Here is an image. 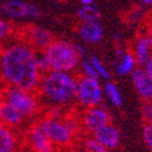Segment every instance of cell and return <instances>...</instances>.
<instances>
[{"instance_id": "d6a6232c", "label": "cell", "mask_w": 152, "mask_h": 152, "mask_svg": "<svg viewBox=\"0 0 152 152\" xmlns=\"http://www.w3.org/2000/svg\"><path fill=\"white\" fill-rule=\"evenodd\" d=\"M141 3L146 4V5H150V4H152V0H141Z\"/></svg>"}, {"instance_id": "7c38bea8", "label": "cell", "mask_w": 152, "mask_h": 152, "mask_svg": "<svg viewBox=\"0 0 152 152\" xmlns=\"http://www.w3.org/2000/svg\"><path fill=\"white\" fill-rule=\"evenodd\" d=\"M152 54V37L151 34H142L136 39L134 48V57L137 67H144L146 61Z\"/></svg>"}, {"instance_id": "4316f807", "label": "cell", "mask_w": 152, "mask_h": 152, "mask_svg": "<svg viewBox=\"0 0 152 152\" xmlns=\"http://www.w3.org/2000/svg\"><path fill=\"white\" fill-rule=\"evenodd\" d=\"M9 29H10L9 24H7L5 21L0 20V40H1L3 38L9 33Z\"/></svg>"}, {"instance_id": "7a4b0ae2", "label": "cell", "mask_w": 152, "mask_h": 152, "mask_svg": "<svg viewBox=\"0 0 152 152\" xmlns=\"http://www.w3.org/2000/svg\"><path fill=\"white\" fill-rule=\"evenodd\" d=\"M77 79L66 72L49 71L42 74L37 94L53 106H67L75 101Z\"/></svg>"}, {"instance_id": "f546056e", "label": "cell", "mask_w": 152, "mask_h": 152, "mask_svg": "<svg viewBox=\"0 0 152 152\" xmlns=\"http://www.w3.org/2000/svg\"><path fill=\"white\" fill-rule=\"evenodd\" d=\"M125 53H126V51H124V50H123L122 48H117V50H116V56L121 60V58L125 55Z\"/></svg>"}, {"instance_id": "6da1fadb", "label": "cell", "mask_w": 152, "mask_h": 152, "mask_svg": "<svg viewBox=\"0 0 152 152\" xmlns=\"http://www.w3.org/2000/svg\"><path fill=\"white\" fill-rule=\"evenodd\" d=\"M0 73L7 86L37 93L42 72L35 51L26 44H15L0 54Z\"/></svg>"}, {"instance_id": "e0dca14e", "label": "cell", "mask_w": 152, "mask_h": 152, "mask_svg": "<svg viewBox=\"0 0 152 152\" xmlns=\"http://www.w3.org/2000/svg\"><path fill=\"white\" fill-rule=\"evenodd\" d=\"M104 93L106 94L107 99L110 100V102L116 106V107H121L123 104V97L121 94V90L118 89V86L112 83V82H107L104 86Z\"/></svg>"}, {"instance_id": "4fadbf2b", "label": "cell", "mask_w": 152, "mask_h": 152, "mask_svg": "<svg viewBox=\"0 0 152 152\" xmlns=\"http://www.w3.org/2000/svg\"><path fill=\"white\" fill-rule=\"evenodd\" d=\"M80 38L86 43H99L102 39L104 29L101 23L97 22H80L78 27Z\"/></svg>"}, {"instance_id": "ac0fdd59", "label": "cell", "mask_w": 152, "mask_h": 152, "mask_svg": "<svg viewBox=\"0 0 152 152\" xmlns=\"http://www.w3.org/2000/svg\"><path fill=\"white\" fill-rule=\"evenodd\" d=\"M135 65H136V61H135L134 55L129 51H126L125 55L119 60V63L117 65V73L119 75L129 74L135 69Z\"/></svg>"}, {"instance_id": "3957f363", "label": "cell", "mask_w": 152, "mask_h": 152, "mask_svg": "<svg viewBox=\"0 0 152 152\" xmlns=\"http://www.w3.org/2000/svg\"><path fill=\"white\" fill-rule=\"evenodd\" d=\"M38 123L55 147L71 146L82 128L80 121L72 117H61L58 116V111H56L55 115L44 117Z\"/></svg>"}, {"instance_id": "44dd1931", "label": "cell", "mask_w": 152, "mask_h": 152, "mask_svg": "<svg viewBox=\"0 0 152 152\" xmlns=\"http://www.w3.org/2000/svg\"><path fill=\"white\" fill-rule=\"evenodd\" d=\"M83 148H85L88 152H108L102 145H100L93 136L86 137L83 142Z\"/></svg>"}, {"instance_id": "9a60e30c", "label": "cell", "mask_w": 152, "mask_h": 152, "mask_svg": "<svg viewBox=\"0 0 152 152\" xmlns=\"http://www.w3.org/2000/svg\"><path fill=\"white\" fill-rule=\"evenodd\" d=\"M23 119L24 118L14 107L9 105L7 102H5V101H3L1 102V124L3 125H6L15 130L23 123Z\"/></svg>"}, {"instance_id": "5b68a950", "label": "cell", "mask_w": 152, "mask_h": 152, "mask_svg": "<svg viewBox=\"0 0 152 152\" xmlns=\"http://www.w3.org/2000/svg\"><path fill=\"white\" fill-rule=\"evenodd\" d=\"M1 100L11 105L23 118L34 116L39 110L38 94L20 89V88L6 86Z\"/></svg>"}, {"instance_id": "9c48e42d", "label": "cell", "mask_w": 152, "mask_h": 152, "mask_svg": "<svg viewBox=\"0 0 152 152\" xmlns=\"http://www.w3.org/2000/svg\"><path fill=\"white\" fill-rule=\"evenodd\" d=\"M27 142L33 152H55L56 148L40 128L39 123L31 125L27 132Z\"/></svg>"}, {"instance_id": "30bf717a", "label": "cell", "mask_w": 152, "mask_h": 152, "mask_svg": "<svg viewBox=\"0 0 152 152\" xmlns=\"http://www.w3.org/2000/svg\"><path fill=\"white\" fill-rule=\"evenodd\" d=\"M91 136L100 145H102L108 152L117 150L121 145V132L112 123L106 124L102 128L97 129L91 134Z\"/></svg>"}, {"instance_id": "cb8c5ba5", "label": "cell", "mask_w": 152, "mask_h": 152, "mask_svg": "<svg viewBox=\"0 0 152 152\" xmlns=\"http://www.w3.org/2000/svg\"><path fill=\"white\" fill-rule=\"evenodd\" d=\"M82 67H83V72L85 74V77L88 78H91V79H95V80H99V75L95 71V68L93 67V65L90 62H88V61H84L82 63Z\"/></svg>"}, {"instance_id": "8992f818", "label": "cell", "mask_w": 152, "mask_h": 152, "mask_svg": "<svg viewBox=\"0 0 152 152\" xmlns=\"http://www.w3.org/2000/svg\"><path fill=\"white\" fill-rule=\"evenodd\" d=\"M104 100V90L99 80L88 78L85 75L77 80V93L75 101L84 110L101 106Z\"/></svg>"}, {"instance_id": "83f0119b", "label": "cell", "mask_w": 152, "mask_h": 152, "mask_svg": "<svg viewBox=\"0 0 152 152\" xmlns=\"http://www.w3.org/2000/svg\"><path fill=\"white\" fill-rule=\"evenodd\" d=\"M144 69H145V72L147 73V75L152 79V54H151V56H150V58L146 61V63L144 65V67H142Z\"/></svg>"}, {"instance_id": "836d02e7", "label": "cell", "mask_w": 152, "mask_h": 152, "mask_svg": "<svg viewBox=\"0 0 152 152\" xmlns=\"http://www.w3.org/2000/svg\"><path fill=\"white\" fill-rule=\"evenodd\" d=\"M1 102H3V100L0 97V124H1Z\"/></svg>"}, {"instance_id": "8d00e7d4", "label": "cell", "mask_w": 152, "mask_h": 152, "mask_svg": "<svg viewBox=\"0 0 152 152\" xmlns=\"http://www.w3.org/2000/svg\"><path fill=\"white\" fill-rule=\"evenodd\" d=\"M150 34H151V37H152V27H151V29H150Z\"/></svg>"}, {"instance_id": "e575fe53", "label": "cell", "mask_w": 152, "mask_h": 152, "mask_svg": "<svg viewBox=\"0 0 152 152\" xmlns=\"http://www.w3.org/2000/svg\"><path fill=\"white\" fill-rule=\"evenodd\" d=\"M78 152H88V151H86V150H85V148H83V147H82V148H80V150H79V151H78Z\"/></svg>"}, {"instance_id": "1f68e13d", "label": "cell", "mask_w": 152, "mask_h": 152, "mask_svg": "<svg viewBox=\"0 0 152 152\" xmlns=\"http://www.w3.org/2000/svg\"><path fill=\"white\" fill-rule=\"evenodd\" d=\"M80 3H82L84 6H89V5H93L94 0H80Z\"/></svg>"}, {"instance_id": "2e32d148", "label": "cell", "mask_w": 152, "mask_h": 152, "mask_svg": "<svg viewBox=\"0 0 152 152\" xmlns=\"http://www.w3.org/2000/svg\"><path fill=\"white\" fill-rule=\"evenodd\" d=\"M4 11L11 17H23L27 16V4L18 0H10L5 3Z\"/></svg>"}, {"instance_id": "52a82bcc", "label": "cell", "mask_w": 152, "mask_h": 152, "mask_svg": "<svg viewBox=\"0 0 152 152\" xmlns=\"http://www.w3.org/2000/svg\"><path fill=\"white\" fill-rule=\"evenodd\" d=\"M111 123L110 112L104 106H96L91 108H86L82 113L80 126L85 133L93 134L97 129L102 128L104 125Z\"/></svg>"}, {"instance_id": "ffe728a7", "label": "cell", "mask_w": 152, "mask_h": 152, "mask_svg": "<svg viewBox=\"0 0 152 152\" xmlns=\"http://www.w3.org/2000/svg\"><path fill=\"white\" fill-rule=\"evenodd\" d=\"M89 62L91 63L93 67L95 68V71H96V73H97V75H99V78L105 79V80H108V79H110V77H111V75H110V72L107 71V68L104 66V63L101 62L97 57L91 56Z\"/></svg>"}, {"instance_id": "5bb4252c", "label": "cell", "mask_w": 152, "mask_h": 152, "mask_svg": "<svg viewBox=\"0 0 152 152\" xmlns=\"http://www.w3.org/2000/svg\"><path fill=\"white\" fill-rule=\"evenodd\" d=\"M0 152H18L16 132L3 124H0Z\"/></svg>"}, {"instance_id": "d590c367", "label": "cell", "mask_w": 152, "mask_h": 152, "mask_svg": "<svg viewBox=\"0 0 152 152\" xmlns=\"http://www.w3.org/2000/svg\"><path fill=\"white\" fill-rule=\"evenodd\" d=\"M1 11H4V6L0 5V12H1Z\"/></svg>"}, {"instance_id": "277c9868", "label": "cell", "mask_w": 152, "mask_h": 152, "mask_svg": "<svg viewBox=\"0 0 152 152\" xmlns=\"http://www.w3.org/2000/svg\"><path fill=\"white\" fill-rule=\"evenodd\" d=\"M43 57L49 71L66 73L77 67L80 58L75 46L66 40H54L44 50Z\"/></svg>"}, {"instance_id": "8fae6325", "label": "cell", "mask_w": 152, "mask_h": 152, "mask_svg": "<svg viewBox=\"0 0 152 152\" xmlns=\"http://www.w3.org/2000/svg\"><path fill=\"white\" fill-rule=\"evenodd\" d=\"M134 89L142 101H152V79L142 67H136L132 72Z\"/></svg>"}, {"instance_id": "4dcf8cb0", "label": "cell", "mask_w": 152, "mask_h": 152, "mask_svg": "<svg viewBox=\"0 0 152 152\" xmlns=\"http://www.w3.org/2000/svg\"><path fill=\"white\" fill-rule=\"evenodd\" d=\"M113 39H115L116 43H121V40H122V34H121V33H116L115 35H113Z\"/></svg>"}, {"instance_id": "7402d4cb", "label": "cell", "mask_w": 152, "mask_h": 152, "mask_svg": "<svg viewBox=\"0 0 152 152\" xmlns=\"http://www.w3.org/2000/svg\"><path fill=\"white\" fill-rule=\"evenodd\" d=\"M141 117L145 124H152V101H144L142 102Z\"/></svg>"}, {"instance_id": "603a6c76", "label": "cell", "mask_w": 152, "mask_h": 152, "mask_svg": "<svg viewBox=\"0 0 152 152\" xmlns=\"http://www.w3.org/2000/svg\"><path fill=\"white\" fill-rule=\"evenodd\" d=\"M142 140L148 150L152 152V124H144L142 126Z\"/></svg>"}, {"instance_id": "ba28073f", "label": "cell", "mask_w": 152, "mask_h": 152, "mask_svg": "<svg viewBox=\"0 0 152 152\" xmlns=\"http://www.w3.org/2000/svg\"><path fill=\"white\" fill-rule=\"evenodd\" d=\"M23 44L32 48L34 51L35 50H44L54 42L53 34L49 31L37 27V26H28L23 29Z\"/></svg>"}, {"instance_id": "484cf974", "label": "cell", "mask_w": 152, "mask_h": 152, "mask_svg": "<svg viewBox=\"0 0 152 152\" xmlns=\"http://www.w3.org/2000/svg\"><path fill=\"white\" fill-rule=\"evenodd\" d=\"M141 16H142V9L137 7V9H134V10L132 11V14H130V16L128 17V20H129L130 22H135V21H137L139 18H140Z\"/></svg>"}, {"instance_id": "d4e9b609", "label": "cell", "mask_w": 152, "mask_h": 152, "mask_svg": "<svg viewBox=\"0 0 152 152\" xmlns=\"http://www.w3.org/2000/svg\"><path fill=\"white\" fill-rule=\"evenodd\" d=\"M27 16L31 17H39L40 16V11L35 5L33 4H27Z\"/></svg>"}, {"instance_id": "f1b7e54d", "label": "cell", "mask_w": 152, "mask_h": 152, "mask_svg": "<svg viewBox=\"0 0 152 152\" xmlns=\"http://www.w3.org/2000/svg\"><path fill=\"white\" fill-rule=\"evenodd\" d=\"M74 46H75V50H77L79 57H84V56H85V51H84L83 46H80V45H74Z\"/></svg>"}, {"instance_id": "d6986e66", "label": "cell", "mask_w": 152, "mask_h": 152, "mask_svg": "<svg viewBox=\"0 0 152 152\" xmlns=\"http://www.w3.org/2000/svg\"><path fill=\"white\" fill-rule=\"evenodd\" d=\"M78 17L80 18L82 22H97L101 17V14L95 6L89 5V6H83L78 11Z\"/></svg>"}]
</instances>
